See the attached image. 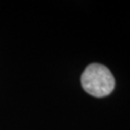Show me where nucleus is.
Returning a JSON list of instances; mask_svg holds the SVG:
<instances>
[{
  "instance_id": "f257e3e1",
  "label": "nucleus",
  "mask_w": 130,
  "mask_h": 130,
  "mask_svg": "<svg viewBox=\"0 0 130 130\" xmlns=\"http://www.w3.org/2000/svg\"><path fill=\"white\" fill-rule=\"evenodd\" d=\"M81 85L89 94L94 98H104L113 92L116 81L107 67L93 63L89 65L82 73Z\"/></svg>"
}]
</instances>
